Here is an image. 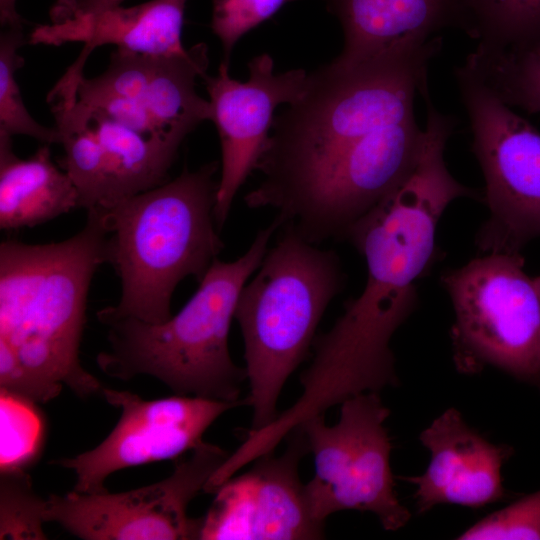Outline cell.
I'll return each instance as SVG.
<instances>
[{"mask_svg":"<svg viewBox=\"0 0 540 540\" xmlns=\"http://www.w3.org/2000/svg\"><path fill=\"white\" fill-rule=\"evenodd\" d=\"M187 0H150L135 6H112L98 12L35 27L30 44L59 46L81 42L75 60L84 65L94 49L115 45L117 49L145 55H174L187 49L182 27Z\"/></svg>","mask_w":540,"mask_h":540,"instance_id":"19","label":"cell"},{"mask_svg":"<svg viewBox=\"0 0 540 540\" xmlns=\"http://www.w3.org/2000/svg\"><path fill=\"white\" fill-rule=\"evenodd\" d=\"M286 0H212L211 29L222 45V62L247 32L272 17Z\"/></svg>","mask_w":540,"mask_h":540,"instance_id":"27","label":"cell"},{"mask_svg":"<svg viewBox=\"0 0 540 540\" xmlns=\"http://www.w3.org/2000/svg\"><path fill=\"white\" fill-rule=\"evenodd\" d=\"M389 414L378 392H365L341 403L335 425L321 414L298 426L314 458V476L305 489L318 522L345 510L371 512L387 531L409 521L394 491L392 445L384 426Z\"/></svg>","mask_w":540,"mask_h":540,"instance_id":"9","label":"cell"},{"mask_svg":"<svg viewBox=\"0 0 540 540\" xmlns=\"http://www.w3.org/2000/svg\"><path fill=\"white\" fill-rule=\"evenodd\" d=\"M457 539L540 540V490L489 514L467 528Z\"/></svg>","mask_w":540,"mask_h":540,"instance_id":"26","label":"cell"},{"mask_svg":"<svg viewBox=\"0 0 540 540\" xmlns=\"http://www.w3.org/2000/svg\"><path fill=\"white\" fill-rule=\"evenodd\" d=\"M343 32L334 59L344 66L366 61L403 43H420L442 29L468 34L465 0H326Z\"/></svg>","mask_w":540,"mask_h":540,"instance_id":"18","label":"cell"},{"mask_svg":"<svg viewBox=\"0 0 540 540\" xmlns=\"http://www.w3.org/2000/svg\"><path fill=\"white\" fill-rule=\"evenodd\" d=\"M124 0H57L50 10L51 22L71 19L120 5Z\"/></svg>","mask_w":540,"mask_h":540,"instance_id":"28","label":"cell"},{"mask_svg":"<svg viewBox=\"0 0 540 540\" xmlns=\"http://www.w3.org/2000/svg\"><path fill=\"white\" fill-rule=\"evenodd\" d=\"M229 454L203 441L171 475L151 485L121 493L51 494L44 521L84 540L199 539L201 517H189L188 506Z\"/></svg>","mask_w":540,"mask_h":540,"instance_id":"13","label":"cell"},{"mask_svg":"<svg viewBox=\"0 0 540 540\" xmlns=\"http://www.w3.org/2000/svg\"><path fill=\"white\" fill-rule=\"evenodd\" d=\"M26 40L23 26L4 27L0 35V135H26L44 144L58 143L55 127L37 122L26 108L16 81L25 59L18 53Z\"/></svg>","mask_w":540,"mask_h":540,"instance_id":"23","label":"cell"},{"mask_svg":"<svg viewBox=\"0 0 540 540\" xmlns=\"http://www.w3.org/2000/svg\"><path fill=\"white\" fill-rule=\"evenodd\" d=\"M441 46L442 39L432 37L395 45L356 65L332 60L307 73L300 94L274 116L256 167L262 177L246 194V205L273 208L371 133L414 115Z\"/></svg>","mask_w":540,"mask_h":540,"instance_id":"2","label":"cell"},{"mask_svg":"<svg viewBox=\"0 0 540 540\" xmlns=\"http://www.w3.org/2000/svg\"><path fill=\"white\" fill-rule=\"evenodd\" d=\"M476 50L521 49L540 43V0H465Z\"/></svg>","mask_w":540,"mask_h":540,"instance_id":"22","label":"cell"},{"mask_svg":"<svg viewBox=\"0 0 540 540\" xmlns=\"http://www.w3.org/2000/svg\"><path fill=\"white\" fill-rule=\"evenodd\" d=\"M420 154L403 182L357 221L346 238L362 254L367 281L361 293L402 298L417 295L415 280L430 264L437 224L449 204L478 193L457 181L444 151L454 131V117L439 111L429 93Z\"/></svg>","mask_w":540,"mask_h":540,"instance_id":"6","label":"cell"},{"mask_svg":"<svg viewBox=\"0 0 540 540\" xmlns=\"http://www.w3.org/2000/svg\"><path fill=\"white\" fill-rule=\"evenodd\" d=\"M218 169L217 161L184 169L155 188L93 208L107 232L106 263L121 281L118 303L99 310L98 320L162 323L172 316L177 285L187 276L203 279L224 247L214 213Z\"/></svg>","mask_w":540,"mask_h":540,"instance_id":"3","label":"cell"},{"mask_svg":"<svg viewBox=\"0 0 540 540\" xmlns=\"http://www.w3.org/2000/svg\"><path fill=\"white\" fill-rule=\"evenodd\" d=\"M12 138L0 135V228L33 227L78 208L77 190L52 161L49 144L23 159Z\"/></svg>","mask_w":540,"mask_h":540,"instance_id":"20","label":"cell"},{"mask_svg":"<svg viewBox=\"0 0 540 540\" xmlns=\"http://www.w3.org/2000/svg\"><path fill=\"white\" fill-rule=\"evenodd\" d=\"M249 78L233 79L229 64L221 61L215 76L202 79L212 109L221 148L215 220L220 230L233 200L253 170L269 138L274 111L300 94L307 76L304 69L274 72L273 58L260 54L248 62Z\"/></svg>","mask_w":540,"mask_h":540,"instance_id":"16","label":"cell"},{"mask_svg":"<svg viewBox=\"0 0 540 540\" xmlns=\"http://www.w3.org/2000/svg\"><path fill=\"white\" fill-rule=\"evenodd\" d=\"M454 74L490 213L476 236L477 246L485 253H520L540 238V131L504 103L465 61Z\"/></svg>","mask_w":540,"mask_h":540,"instance_id":"8","label":"cell"},{"mask_svg":"<svg viewBox=\"0 0 540 540\" xmlns=\"http://www.w3.org/2000/svg\"><path fill=\"white\" fill-rule=\"evenodd\" d=\"M540 295V276L534 278Z\"/></svg>","mask_w":540,"mask_h":540,"instance_id":"30","label":"cell"},{"mask_svg":"<svg viewBox=\"0 0 540 540\" xmlns=\"http://www.w3.org/2000/svg\"><path fill=\"white\" fill-rule=\"evenodd\" d=\"M101 395L121 411L107 437L96 447L54 463L75 474L73 491L96 493L105 480L125 468L176 458L203 442L207 429L226 411L247 400L221 401L177 395L146 400L127 390L103 386Z\"/></svg>","mask_w":540,"mask_h":540,"instance_id":"14","label":"cell"},{"mask_svg":"<svg viewBox=\"0 0 540 540\" xmlns=\"http://www.w3.org/2000/svg\"><path fill=\"white\" fill-rule=\"evenodd\" d=\"M315 245L284 228L239 295L234 318L244 342L250 430L279 414L284 384L306 358L324 312L344 286L337 253Z\"/></svg>","mask_w":540,"mask_h":540,"instance_id":"5","label":"cell"},{"mask_svg":"<svg viewBox=\"0 0 540 540\" xmlns=\"http://www.w3.org/2000/svg\"><path fill=\"white\" fill-rule=\"evenodd\" d=\"M47 102L64 149L59 166L77 190L79 207H106L168 181L182 142L145 135L91 111L58 84Z\"/></svg>","mask_w":540,"mask_h":540,"instance_id":"12","label":"cell"},{"mask_svg":"<svg viewBox=\"0 0 540 540\" xmlns=\"http://www.w3.org/2000/svg\"><path fill=\"white\" fill-rule=\"evenodd\" d=\"M45 500L34 490L25 470L1 472L0 539H47Z\"/></svg>","mask_w":540,"mask_h":540,"instance_id":"25","label":"cell"},{"mask_svg":"<svg viewBox=\"0 0 540 540\" xmlns=\"http://www.w3.org/2000/svg\"><path fill=\"white\" fill-rule=\"evenodd\" d=\"M419 439L430 452L429 465L422 475L405 478L417 488L418 513L441 504L481 508L508 497L501 469L513 448L489 442L457 409L444 411Z\"/></svg>","mask_w":540,"mask_h":540,"instance_id":"17","label":"cell"},{"mask_svg":"<svg viewBox=\"0 0 540 540\" xmlns=\"http://www.w3.org/2000/svg\"><path fill=\"white\" fill-rule=\"evenodd\" d=\"M107 232L87 211L74 236L48 244H0V386L36 403L68 387L81 399L103 386L80 363L88 291L106 263Z\"/></svg>","mask_w":540,"mask_h":540,"instance_id":"1","label":"cell"},{"mask_svg":"<svg viewBox=\"0 0 540 540\" xmlns=\"http://www.w3.org/2000/svg\"><path fill=\"white\" fill-rule=\"evenodd\" d=\"M287 448L255 459L245 473L232 476L214 493L201 517L202 540H308L324 537V524L312 515L299 463L309 452L300 427L287 437ZM284 439V440H285Z\"/></svg>","mask_w":540,"mask_h":540,"instance_id":"15","label":"cell"},{"mask_svg":"<svg viewBox=\"0 0 540 540\" xmlns=\"http://www.w3.org/2000/svg\"><path fill=\"white\" fill-rule=\"evenodd\" d=\"M423 134L415 114L371 133L274 205L280 228L313 244L346 238L410 173Z\"/></svg>","mask_w":540,"mask_h":540,"instance_id":"10","label":"cell"},{"mask_svg":"<svg viewBox=\"0 0 540 540\" xmlns=\"http://www.w3.org/2000/svg\"><path fill=\"white\" fill-rule=\"evenodd\" d=\"M208 47L198 43L174 55H145L117 49L94 78L66 70L58 83L81 106L140 133L183 142L212 117L209 100L196 90L207 75Z\"/></svg>","mask_w":540,"mask_h":540,"instance_id":"11","label":"cell"},{"mask_svg":"<svg viewBox=\"0 0 540 540\" xmlns=\"http://www.w3.org/2000/svg\"><path fill=\"white\" fill-rule=\"evenodd\" d=\"M280 228L274 219L256 234L238 259H216L184 307L162 323L133 317L99 320L108 328V348L96 357L109 377L156 378L177 395L238 401L246 370L230 355L228 337L239 295L257 271Z\"/></svg>","mask_w":540,"mask_h":540,"instance_id":"4","label":"cell"},{"mask_svg":"<svg viewBox=\"0 0 540 540\" xmlns=\"http://www.w3.org/2000/svg\"><path fill=\"white\" fill-rule=\"evenodd\" d=\"M0 22L3 28L23 24L24 20L16 10V0H0Z\"/></svg>","mask_w":540,"mask_h":540,"instance_id":"29","label":"cell"},{"mask_svg":"<svg viewBox=\"0 0 540 540\" xmlns=\"http://www.w3.org/2000/svg\"><path fill=\"white\" fill-rule=\"evenodd\" d=\"M465 62L504 103L540 113V43L521 49H475Z\"/></svg>","mask_w":540,"mask_h":540,"instance_id":"21","label":"cell"},{"mask_svg":"<svg viewBox=\"0 0 540 540\" xmlns=\"http://www.w3.org/2000/svg\"><path fill=\"white\" fill-rule=\"evenodd\" d=\"M37 404L1 390V472L25 470L39 456L45 423Z\"/></svg>","mask_w":540,"mask_h":540,"instance_id":"24","label":"cell"},{"mask_svg":"<svg viewBox=\"0 0 540 540\" xmlns=\"http://www.w3.org/2000/svg\"><path fill=\"white\" fill-rule=\"evenodd\" d=\"M458 371L498 368L540 391V295L520 253L491 252L441 277Z\"/></svg>","mask_w":540,"mask_h":540,"instance_id":"7","label":"cell"}]
</instances>
